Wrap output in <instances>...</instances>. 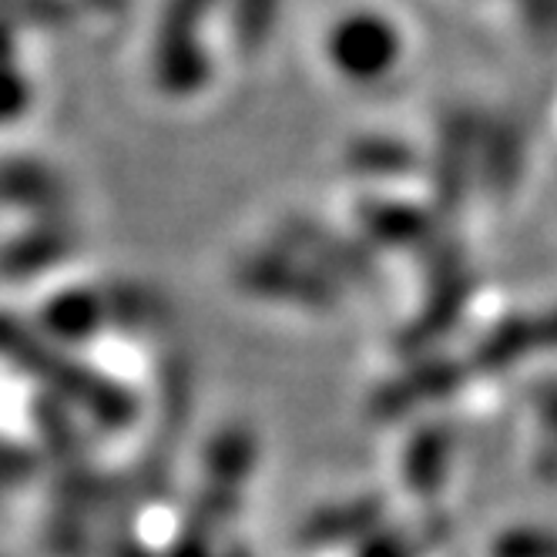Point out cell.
<instances>
[{
	"mask_svg": "<svg viewBox=\"0 0 557 557\" xmlns=\"http://www.w3.org/2000/svg\"><path fill=\"white\" fill-rule=\"evenodd\" d=\"M396 54V30L380 14H349L330 34V58L352 82H376Z\"/></svg>",
	"mask_w": 557,
	"mask_h": 557,
	"instance_id": "1",
	"label": "cell"
}]
</instances>
